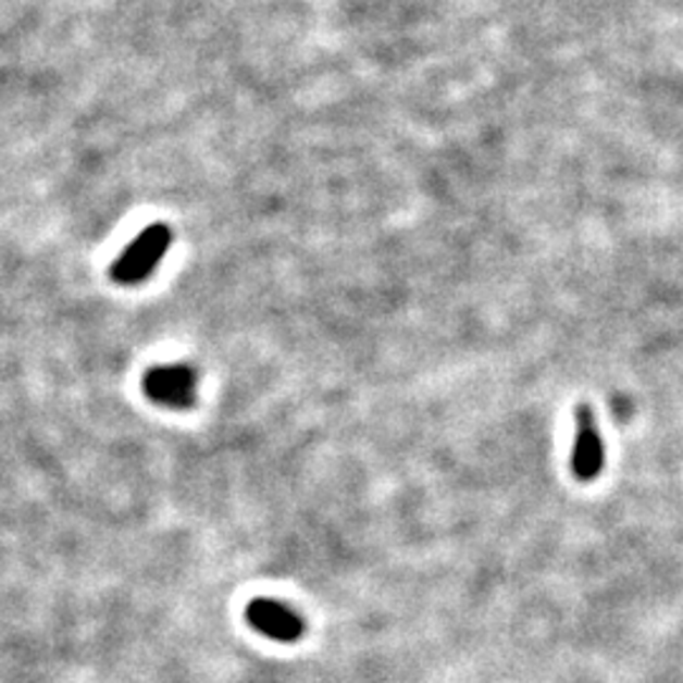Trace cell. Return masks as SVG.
Instances as JSON below:
<instances>
[{
    "mask_svg": "<svg viewBox=\"0 0 683 683\" xmlns=\"http://www.w3.org/2000/svg\"><path fill=\"white\" fill-rule=\"evenodd\" d=\"M170 244H173V233H170L165 223H154V226L145 228L114 261L112 278L122 286L147 282L152 271L158 269V263L165 259Z\"/></svg>",
    "mask_w": 683,
    "mask_h": 683,
    "instance_id": "6da1fadb",
    "label": "cell"
},
{
    "mask_svg": "<svg viewBox=\"0 0 683 683\" xmlns=\"http://www.w3.org/2000/svg\"><path fill=\"white\" fill-rule=\"evenodd\" d=\"M147 398L158 406L185 410L196 406L198 372L190 364H162L145 375Z\"/></svg>",
    "mask_w": 683,
    "mask_h": 683,
    "instance_id": "7a4b0ae2",
    "label": "cell"
},
{
    "mask_svg": "<svg viewBox=\"0 0 683 683\" xmlns=\"http://www.w3.org/2000/svg\"><path fill=\"white\" fill-rule=\"evenodd\" d=\"M246 620L253 631L276 643H297L307 631V623L297 610L278 600H269V597L248 603Z\"/></svg>",
    "mask_w": 683,
    "mask_h": 683,
    "instance_id": "3957f363",
    "label": "cell"
},
{
    "mask_svg": "<svg viewBox=\"0 0 683 683\" xmlns=\"http://www.w3.org/2000/svg\"><path fill=\"white\" fill-rule=\"evenodd\" d=\"M605 465V451H603V440L600 431H597L595 413L589 406L578 408V433H574V446H572V458H570V469L574 473V479L587 484V481H595L600 476Z\"/></svg>",
    "mask_w": 683,
    "mask_h": 683,
    "instance_id": "277c9868",
    "label": "cell"
}]
</instances>
